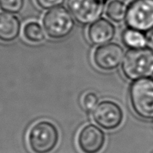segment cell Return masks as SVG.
<instances>
[{"mask_svg":"<svg viewBox=\"0 0 153 153\" xmlns=\"http://www.w3.org/2000/svg\"><path fill=\"white\" fill-rule=\"evenodd\" d=\"M122 72L134 82L153 76V50L146 47L129 49L124 55Z\"/></svg>","mask_w":153,"mask_h":153,"instance_id":"1","label":"cell"},{"mask_svg":"<svg viewBox=\"0 0 153 153\" xmlns=\"http://www.w3.org/2000/svg\"><path fill=\"white\" fill-rule=\"evenodd\" d=\"M59 131L51 121H38L33 124L27 134V143L33 153H50L59 141Z\"/></svg>","mask_w":153,"mask_h":153,"instance_id":"2","label":"cell"},{"mask_svg":"<svg viewBox=\"0 0 153 153\" xmlns=\"http://www.w3.org/2000/svg\"><path fill=\"white\" fill-rule=\"evenodd\" d=\"M129 100L139 117L153 120V79L146 78L134 81L129 88Z\"/></svg>","mask_w":153,"mask_h":153,"instance_id":"3","label":"cell"},{"mask_svg":"<svg viewBox=\"0 0 153 153\" xmlns=\"http://www.w3.org/2000/svg\"><path fill=\"white\" fill-rule=\"evenodd\" d=\"M42 25L50 38L59 40L71 34L74 29L75 21L70 12L65 7H57L44 13Z\"/></svg>","mask_w":153,"mask_h":153,"instance_id":"4","label":"cell"},{"mask_svg":"<svg viewBox=\"0 0 153 153\" xmlns=\"http://www.w3.org/2000/svg\"><path fill=\"white\" fill-rule=\"evenodd\" d=\"M127 26L141 32L153 28V0H136L128 7Z\"/></svg>","mask_w":153,"mask_h":153,"instance_id":"5","label":"cell"},{"mask_svg":"<svg viewBox=\"0 0 153 153\" xmlns=\"http://www.w3.org/2000/svg\"><path fill=\"white\" fill-rule=\"evenodd\" d=\"M94 122L101 128L111 131L121 126L124 120V112L121 106L112 100L100 102L92 111Z\"/></svg>","mask_w":153,"mask_h":153,"instance_id":"6","label":"cell"},{"mask_svg":"<svg viewBox=\"0 0 153 153\" xmlns=\"http://www.w3.org/2000/svg\"><path fill=\"white\" fill-rule=\"evenodd\" d=\"M124 49L116 43H109L96 48L92 53V61L98 69L112 71L118 68L124 58Z\"/></svg>","mask_w":153,"mask_h":153,"instance_id":"7","label":"cell"},{"mask_svg":"<svg viewBox=\"0 0 153 153\" xmlns=\"http://www.w3.org/2000/svg\"><path fill=\"white\" fill-rule=\"evenodd\" d=\"M67 6L75 20L82 25L92 23L104 12V2L100 0H67Z\"/></svg>","mask_w":153,"mask_h":153,"instance_id":"8","label":"cell"},{"mask_svg":"<svg viewBox=\"0 0 153 153\" xmlns=\"http://www.w3.org/2000/svg\"><path fill=\"white\" fill-rule=\"evenodd\" d=\"M76 143L82 153H99L104 147L106 134L94 124H87L80 130Z\"/></svg>","mask_w":153,"mask_h":153,"instance_id":"9","label":"cell"},{"mask_svg":"<svg viewBox=\"0 0 153 153\" xmlns=\"http://www.w3.org/2000/svg\"><path fill=\"white\" fill-rule=\"evenodd\" d=\"M116 35V27L111 21L99 18L91 23L87 29V37L90 43L101 46L112 41Z\"/></svg>","mask_w":153,"mask_h":153,"instance_id":"10","label":"cell"},{"mask_svg":"<svg viewBox=\"0 0 153 153\" xmlns=\"http://www.w3.org/2000/svg\"><path fill=\"white\" fill-rule=\"evenodd\" d=\"M21 22L13 13L0 12V41L10 43L19 37Z\"/></svg>","mask_w":153,"mask_h":153,"instance_id":"11","label":"cell"},{"mask_svg":"<svg viewBox=\"0 0 153 153\" xmlns=\"http://www.w3.org/2000/svg\"><path fill=\"white\" fill-rule=\"evenodd\" d=\"M22 34L26 40L32 43H39L46 39L43 25L36 21H29L24 25Z\"/></svg>","mask_w":153,"mask_h":153,"instance_id":"12","label":"cell"},{"mask_svg":"<svg viewBox=\"0 0 153 153\" xmlns=\"http://www.w3.org/2000/svg\"><path fill=\"white\" fill-rule=\"evenodd\" d=\"M128 6L122 0H110L106 6V16L113 22H121L125 19Z\"/></svg>","mask_w":153,"mask_h":153,"instance_id":"13","label":"cell"},{"mask_svg":"<svg viewBox=\"0 0 153 153\" xmlns=\"http://www.w3.org/2000/svg\"><path fill=\"white\" fill-rule=\"evenodd\" d=\"M122 40L124 46L130 49L142 48L146 45V37L142 32L129 28L123 31Z\"/></svg>","mask_w":153,"mask_h":153,"instance_id":"14","label":"cell"},{"mask_svg":"<svg viewBox=\"0 0 153 153\" xmlns=\"http://www.w3.org/2000/svg\"><path fill=\"white\" fill-rule=\"evenodd\" d=\"M25 5V0H0V10L6 13L16 14Z\"/></svg>","mask_w":153,"mask_h":153,"instance_id":"15","label":"cell"},{"mask_svg":"<svg viewBox=\"0 0 153 153\" xmlns=\"http://www.w3.org/2000/svg\"><path fill=\"white\" fill-rule=\"evenodd\" d=\"M99 103V99L97 94L92 91L85 93L82 97V105L84 110L87 112L93 111L98 104Z\"/></svg>","mask_w":153,"mask_h":153,"instance_id":"16","label":"cell"},{"mask_svg":"<svg viewBox=\"0 0 153 153\" xmlns=\"http://www.w3.org/2000/svg\"><path fill=\"white\" fill-rule=\"evenodd\" d=\"M39 7L44 10H50L55 7H60L65 0H34Z\"/></svg>","mask_w":153,"mask_h":153,"instance_id":"17","label":"cell"},{"mask_svg":"<svg viewBox=\"0 0 153 153\" xmlns=\"http://www.w3.org/2000/svg\"><path fill=\"white\" fill-rule=\"evenodd\" d=\"M146 37V45L148 46V48L153 50V28L148 31Z\"/></svg>","mask_w":153,"mask_h":153,"instance_id":"18","label":"cell"},{"mask_svg":"<svg viewBox=\"0 0 153 153\" xmlns=\"http://www.w3.org/2000/svg\"><path fill=\"white\" fill-rule=\"evenodd\" d=\"M122 1H124V2L126 3V4H127V3H129V4H130V3H132L133 1H136V0H122Z\"/></svg>","mask_w":153,"mask_h":153,"instance_id":"19","label":"cell"},{"mask_svg":"<svg viewBox=\"0 0 153 153\" xmlns=\"http://www.w3.org/2000/svg\"><path fill=\"white\" fill-rule=\"evenodd\" d=\"M100 1H103V2H104V1H106V0H100Z\"/></svg>","mask_w":153,"mask_h":153,"instance_id":"20","label":"cell"}]
</instances>
